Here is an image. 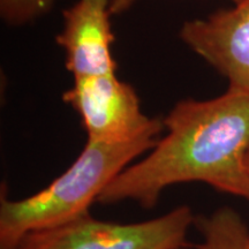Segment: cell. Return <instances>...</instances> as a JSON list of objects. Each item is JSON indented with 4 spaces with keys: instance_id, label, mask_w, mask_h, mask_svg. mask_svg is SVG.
Wrapping results in <instances>:
<instances>
[{
    "instance_id": "cell-2",
    "label": "cell",
    "mask_w": 249,
    "mask_h": 249,
    "mask_svg": "<svg viewBox=\"0 0 249 249\" xmlns=\"http://www.w3.org/2000/svg\"><path fill=\"white\" fill-rule=\"evenodd\" d=\"M157 136L147 134L121 143L87 140L75 161L40 192L13 201L1 189L0 249H18L29 233L54 229L88 213L130 161L155 147Z\"/></svg>"
},
{
    "instance_id": "cell-6",
    "label": "cell",
    "mask_w": 249,
    "mask_h": 249,
    "mask_svg": "<svg viewBox=\"0 0 249 249\" xmlns=\"http://www.w3.org/2000/svg\"><path fill=\"white\" fill-rule=\"evenodd\" d=\"M110 4L111 0H79L64 11V29L55 40L65 50V65L74 79L117 71L111 53Z\"/></svg>"
},
{
    "instance_id": "cell-5",
    "label": "cell",
    "mask_w": 249,
    "mask_h": 249,
    "mask_svg": "<svg viewBox=\"0 0 249 249\" xmlns=\"http://www.w3.org/2000/svg\"><path fill=\"white\" fill-rule=\"evenodd\" d=\"M180 38L203 58L230 87L249 91V0L186 22Z\"/></svg>"
},
{
    "instance_id": "cell-3",
    "label": "cell",
    "mask_w": 249,
    "mask_h": 249,
    "mask_svg": "<svg viewBox=\"0 0 249 249\" xmlns=\"http://www.w3.org/2000/svg\"><path fill=\"white\" fill-rule=\"evenodd\" d=\"M194 222L187 205L134 224L105 222L88 213L65 225L29 233L18 249H189L187 233Z\"/></svg>"
},
{
    "instance_id": "cell-7",
    "label": "cell",
    "mask_w": 249,
    "mask_h": 249,
    "mask_svg": "<svg viewBox=\"0 0 249 249\" xmlns=\"http://www.w3.org/2000/svg\"><path fill=\"white\" fill-rule=\"evenodd\" d=\"M194 225L203 240L189 249H249V229L232 208L224 207L210 216L195 217Z\"/></svg>"
},
{
    "instance_id": "cell-9",
    "label": "cell",
    "mask_w": 249,
    "mask_h": 249,
    "mask_svg": "<svg viewBox=\"0 0 249 249\" xmlns=\"http://www.w3.org/2000/svg\"><path fill=\"white\" fill-rule=\"evenodd\" d=\"M136 0H111L110 4V13L111 15L121 14L123 12L127 11ZM234 4H239L242 0H232Z\"/></svg>"
},
{
    "instance_id": "cell-10",
    "label": "cell",
    "mask_w": 249,
    "mask_h": 249,
    "mask_svg": "<svg viewBox=\"0 0 249 249\" xmlns=\"http://www.w3.org/2000/svg\"><path fill=\"white\" fill-rule=\"evenodd\" d=\"M246 169H247L248 178H249V149L247 151V155H246Z\"/></svg>"
},
{
    "instance_id": "cell-1",
    "label": "cell",
    "mask_w": 249,
    "mask_h": 249,
    "mask_svg": "<svg viewBox=\"0 0 249 249\" xmlns=\"http://www.w3.org/2000/svg\"><path fill=\"white\" fill-rule=\"evenodd\" d=\"M167 134L141 161L124 169L98 197L102 204H157L166 187L204 182L249 200V91L229 87L218 97L182 99L163 120Z\"/></svg>"
},
{
    "instance_id": "cell-4",
    "label": "cell",
    "mask_w": 249,
    "mask_h": 249,
    "mask_svg": "<svg viewBox=\"0 0 249 249\" xmlns=\"http://www.w3.org/2000/svg\"><path fill=\"white\" fill-rule=\"evenodd\" d=\"M62 99L77 112L92 141L128 142L164 128L163 120L143 113L135 90L116 73L76 77Z\"/></svg>"
},
{
    "instance_id": "cell-8",
    "label": "cell",
    "mask_w": 249,
    "mask_h": 249,
    "mask_svg": "<svg viewBox=\"0 0 249 249\" xmlns=\"http://www.w3.org/2000/svg\"><path fill=\"white\" fill-rule=\"evenodd\" d=\"M54 0H0V15L9 26H23L48 13Z\"/></svg>"
}]
</instances>
